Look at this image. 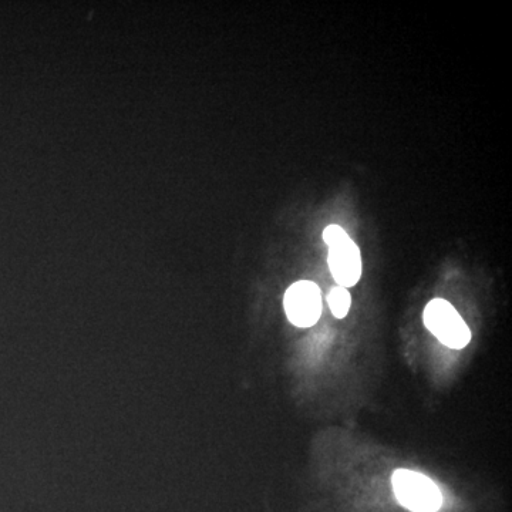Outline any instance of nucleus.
Masks as SVG:
<instances>
[{
	"label": "nucleus",
	"mask_w": 512,
	"mask_h": 512,
	"mask_svg": "<svg viewBox=\"0 0 512 512\" xmlns=\"http://www.w3.org/2000/svg\"><path fill=\"white\" fill-rule=\"evenodd\" d=\"M393 491L399 503L413 512H436L443 504L439 487L424 474L412 470H396Z\"/></svg>",
	"instance_id": "1"
},
{
	"label": "nucleus",
	"mask_w": 512,
	"mask_h": 512,
	"mask_svg": "<svg viewBox=\"0 0 512 512\" xmlns=\"http://www.w3.org/2000/svg\"><path fill=\"white\" fill-rule=\"evenodd\" d=\"M424 325L450 349H464L470 343L471 332L450 302L433 299L424 309Z\"/></svg>",
	"instance_id": "2"
},
{
	"label": "nucleus",
	"mask_w": 512,
	"mask_h": 512,
	"mask_svg": "<svg viewBox=\"0 0 512 512\" xmlns=\"http://www.w3.org/2000/svg\"><path fill=\"white\" fill-rule=\"evenodd\" d=\"M286 316L298 328H311L322 315V296L319 286L311 281H299L285 293Z\"/></svg>",
	"instance_id": "3"
},
{
	"label": "nucleus",
	"mask_w": 512,
	"mask_h": 512,
	"mask_svg": "<svg viewBox=\"0 0 512 512\" xmlns=\"http://www.w3.org/2000/svg\"><path fill=\"white\" fill-rule=\"evenodd\" d=\"M328 264L333 278L343 288H352L362 276L359 247L349 238V235L336 244L330 245Z\"/></svg>",
	"instance_id": "4"
},
{
	"label": "nucleus",
	"mask_w": 512,
	"mask_h": 512,
	"mask_svg": "<svg viewBox=\"0 0 512 512\" xmlns=\"http://www.w3.org/2000/svg\"><path fill=\"white\" fill-rule=\"evenodd\" d=\"M328 302L330 311H332L335 318L343 319L348 316L350 305H352V298H350L348 289L343 288V286H335L329 293Z\"/></svg>",
	"instance_id": "5"
},
{
	"label": "nucleus",
	"mask_w": 512,
	"mask_h": 512,
	"mask_svg": "<svg viewBox=\"0 0 512 512\" xmlns=\"http://www.w3.org/2000/svg\"><path fill=\"white\" fill-rule=\"evenodd\" d=\"M345 237H348V234H346L345 229L339 227V225H329V227L325 229V232H323V239H325L328 247L336 244V242Z\"/></svg>",
	"instance_id": "6"
}]
</instances>
